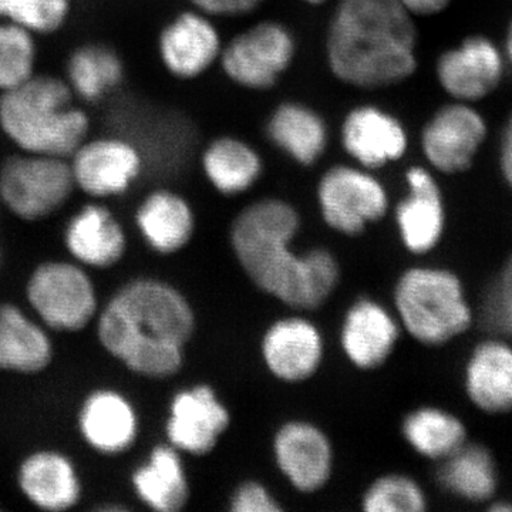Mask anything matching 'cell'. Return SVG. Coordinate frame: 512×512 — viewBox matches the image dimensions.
<instances>
[{
  "label": "cell",
  "mask_w": 512,
  "mask_h": 512,
  "mask_svg": "<svg viewBox=\"0 0 512 512\" xmlns=\"http://www.w3.org/2000/svg\"><path fill=\"white\" fill-rule=\"evenodd\" d=\"M93 329L113 362L130 375L161 382L184 369L197 315L180 288L158 276L138 275L103 299Z\"/></svg>",
  "instance_id": "cell-1"
},
{
  "label": "cell",
  "mask_w": 512,
  "mask_h": 512,
  "mask_svg": "<svg viewBox=\"0 0 512 512\" xmlns=\"http://www.w3.org/2000/svg\"><path fill=\"white\" fill-rule=\"evenodd\" d=\"M301 227V214L291 202L261 198L232 221L229 244L259 291L296 311H315L338 288L340 265L326 248L296 251L293 241Z\"/></svg>",
  "instance_id": "cell-2"
},
{
  "label": "cell",
  "mask_w": 512,
  "mask_h": 512,
  "mask_svg": "<svg viewBox=\"0 0 512 512\" xmlns=\"http://www.w3.org/2000/svg\"><path fill=\"white\" fill-rule=\"evenodd\" d=\"M330 73L346 86L379 90L419 69L416 18L397 0H339L326 35Z\"/></svg>",
  "instance_id": "cell-3"
},
{
  "label": "cell",
  "mask_w": 512,
  "mask_h": 512,
  "mask_svg": "<svg viewBox=\"0 0 512 512\" xmlns=\"http://www.w3.org/2000/svg\"><path fill=\"white\" fill-rule=\"evenodd\" d=\"M0 131L16 151L69 158L90 136L92 120L63 77L36 73L0 93Z\"/></svg>",
  "instance_id": "cell-4"
},
{
  "label": "cell",
  "mask_w": 512,
  "mask_h": 512,
  "mask_svg": "<svg viewBox=\"0 0 512 512\" xmlns=\"http://www.w3.org/2000/svg\"><path fill=\"white\" fill-rule=\"evenodd\" d=\"M394 315L403 332L430 348L444 346L470 330L474 312L456 272L440 266H412L397 278Z\"/></svg>",
  "instance_id": "cell-5"
},
{
  "label": "cell",
  "mask_w": 512,
  "mask_h": 512,
  "mask_svg": "<svg viewBox=\"0 0 512 512\" xmlns=\"http://www.w3.org/2000/svg\"><path fill=\"white\" fill-rule=\"evenodd\" d=\"M23 295L26 308L53 335H77L93 328L103 302L93 272L69 256L33 266Z\"/></svg>",
  "instance_id": "cell-6"
},
{
  "label": "cell",
  "mask_w": 512,
  "mask_h": 512,
  "mask_svg": "<svg viewBox=\"0 0 512 512\" xmlns=\"http://www.w3.org/2000/svg\"><path fill=\"white\" fill-rule=\"evenodd\" d=\"M76 192L67 158L16 151L0 164V205L19 221L55 217Z\"/></svg>",
  "instance_id": "cell-7"
},
{
  "label": "cell",
  "mask_w": 512,
  "mask_h": 512,
  "mask_svg": "<svg viewBox=\"0 0 512 512\" xmlns=\"http://www.w3.org/2000/svg\"><path fill=\"white\" fill-rule=\"evenodd\" d=\"M316 200L323 222L345 237L362 235L390 207L389 192L373 171L349 164L333 165L322 174Z\"/></svg>",
  "instance_id": "cell-8"
},
{
  "label": "cell",
  "mask_w": 512,
  "mask_h": 512,
  "mask_svg": "<svg viewBox=\"0 0 512 512\" xmlns=\"http://www.w3.org/2000/svg\"><path fill=\"white\" fill-rule=\"evenodd\" d=\"M296 57L291 29L276 20H262L229 40L222 47V72L242 89L266 92L272 89Z\"/></svg>",
  "instance_id": "cell-9"
},
{
  "label": "cell",
  "mask_w": 512,
  "mask_h": 512,
  "mask_svg": "<svg viewBox=\"0 0 512 512\" xmlns=\"http://www.w3.org/2000/svg\"><path fill=\"white\" fill-rule=\"evenodd\" d=\"M76 190L93 201L123 197L140 180L144 156L121 136H89L67 158Z\"/></svg>",
  "instance_id": "cell-10"
},
{
  "label": "cell",
  "mask_w": 512,
  "mask_h": 512,
  "mask_svg": "<svg viewBox=\"0 0 512 512\" xmlns=\"http://www.w3.org/2000/svg\"><path fill=\"white\" fill-rule=\"evenodd\" d=\"M488 138V123L476 104L451 100L424 124L421 153L427 165L444 175L467 173Z\"/></svg>",
  "instance_id": "cell-11"
},
{
  "label": "cell",
  "mask_w": 512,
  "mask_h": 512,
  "mask_svg": "<svg viewBox=\"0 0 512 512\" xmlns=\"http://www.w3.org/2000/svg\"><path fill=\"white\" fill-rule=\"evenodd\" d=\"M80 441L96 456H126L140 440L143 430L140 410L124 390L99 386L80 400L74 416Z\"/></svg>",
  "instance_id": "cell-12"
},
{
  "label": "cell",
  "mask_w": 512,
  "mask_h": 512,
  "mask_svg": "<svg viewBox=\"0 0 512 512\" xmlns=\"http://www.w3.org/2000/svg\"><path fill=\"white\" fill-rule=\"evenodd\" d=\"M507 70L503 47L491 37L471 35L437 57L434 73L451 100L477 104L500 89Z\"/></svg>",
  "instance_id": "cell-13"
},
{
  "label": "cell",
  "mask_w": 512,
  "mask_h": 512,
  "mask_svg": "<svg viewBox=\"0 0 512 512\" xmlns=\"http://www.w3.org/2000/svg\"><path fill=\"white\" fill-rule=\"evenodd\" d=\"M231 426V413L207 383L191 384L173 394L167 407V443L184 456L204 457L218 446Z\"/></svg>",
  "instance_id": "cell-14"
},
{
  "label": "cell",
  "mask_w": 512,
  "mask_h": 512,
  "mask_svg": "<svg viewBox=\"0 0 512 512\" xmlns=\"http://www.w3.org/2000/svg\"><path fill=\"white\" fill-rule=\"evenodd\" d=\"M20 497L43 512H69L82 504L84 481L70 454L56 447H37L20 458L15 470Z\"/></svg>",
  "instance_id": "cell-15"
},
{
  "label": "cell",
  "mask_w": 512,
  "mask_h": 512,
  "mask_svg": "<svg viewBox=\"0 0 512 512\" xmlns=\"http://www.w3.org/2000/svg\"><path fill=\"white\" fill-rule=\"evenodd\" d=\"M272 456L279 473L299 493H318L332 480V441L312 421L293 419L282 423L272 440Z\"/></svg>",
  "instance_id": "cell-16"
},
{
  "label": "cell",
  "mask_w": 512,
  "mask_h": 512,
  "mask_svg": "<svg viewBox=\"0 0 512 512\" xmlns=\"http://www.w3.org/2000/svg\"><path fill=\"white\" fill-rule=\"evenodd\" d=\"M62 242L67 256L89 271H111L128 254L123 222L103 201L89 200L64 224Z\"/></svg>",
  "instance_id": "cell-17"
},
{
  "label": "cell",
  "mask_w": 512,
  "mask_h": 512,
  "mask_svg": "<svg viewBox=\"0 0 512 512\" xmlns=\"http://www.w3.org/2000/svg\"><path fill=\"white\" fill-rule=\"evenodd\" d=\"M407 195L394 210L400 241L407 252L423 256L434 251L446 231L443 191L429 167L412 165L404 173Z\"/></svg>",
  "instance_id": "cell-18"
},
{
  "label": "cell",
  "mask_w": 512,
  "mask_h": 512,
  "mask_svg": "<svg viewBox=\"0 0 512 512\" xmlns=\"http://www.w3.org/2000/svg\"><path fill=\"white\" fill-rule=\"evenodd\" d=\"M261 357L266 370L279 382L303 383L319 372L325 359V339L305 316H284L265 329Z\"/></svg>",
  "instance_id": "cell-19"
},
{
  "label": "cell",
  "mask_w": 512,
  "mask_h": 512,
  "mask_svg": "<svg viewBox=\"0 0 512 512\" xmlns=\"http://www.w3.org/2000/svg\"><path fill=\"white\" fill-rule=\"evenodd\" d=\"M220 30L211 16L192 9L178 13L158 35L157 50L167 73L178 80H195L220 62Z\"/></svg>",
  "instance_id": "cell-20"
},
{
  "label": "cell",
  "mask_w": 512,
  "mask_h": 512,
  "mask_svg": "<svg viewBox=\"0 0 512 512\" xmlns=\"http://www.w3.org/2000/svg\"><path fill=\"white\" fill-rule=\"evenodd\" d=\"M340 144L356 165L375 173L406 156L409 134L389 111L363 104L353 107L343 119Z\"/></svg>",
  "instance_id": "cell-21"
},
{
  "label": "cell",
  "mask_w": 512,
  "mask_h": 512,
  "mask_svg": "<svg viewBox=\"0 0 512 512\" xmlns=\"http://www.w3.org/2000/svg\"><path fill=\"white\" fill-rule=\"evenodd\" d=\"M403 329L396 315L376 299H356L343 316L339 342L350 365L363 372L386 365Z\"/></svg>",
  "instance_id": "cell-22"
},
{
  "label": "cell",
  "mask_w": 512,
  "mask_h": 512,
  "mask_svg": "<svg viewBox=\"0 0 512 512\" xmlns=\"http://www.w3.org/2000/svg\"><path fill=\"white\" fill-rule=\"evenodd\" d=\"M55 335L25 303L0 302V372L37 376L55 362Z\"/></svg>",
  "instance_id": "cell-23"
},
{
  "label": "cell",
  "mask_w": 512,
  "mask_h": 512,
  "mask_svg": "<svg viewBox=\"0 0 512 512\" xmlns=\"http://www.w3.org/2000/svg\"><path fill=\"white\" fill-rule=\"evenodd\" d=\"M134 225L151 252L173 256L191 244L197 231V217L183 194L170 188H157L144 195L138 204Z\"/></svg>",
  "instance_id": "cell-24"
},
{
  "label": "cell",
  "mask_w": 512,
  "mask_h": 512,
  "mask_svg": "<svg viewBox=\"0 0 512 512\" xmlns=\"http://www.w3.org/2000/svg\"><path fill=\"white\" fill-rule=\"evenodd\" d=\"M134 498L154 512H180L191 500L184 454L171 444H157L130 473Z\"/></svg>",
  "instance_id": "cell-25"
},
{
  "label": "cell",
  "mask_w": 512,
  "mask_h": 512,
  "mask_svg": "<svg viewBox=\"0 0 512 512\" xmlns=\"http://www.w3.org/2000/svg\"><path fill=\"white\" fill-rule=\"evenodd\" d=\"M491 338L478 343L464 367V390L476 409L490 416L512 413V343Z\"/></svg>",
  "instance_id": "cell-26"
},
{
  "label": "cell",
  "mask_w": 512,
  "mask_h": 512,
  "mask_svg": "<svg viewBox=\"0 0 512 512\" xmlns=\"http://www.w3.org/2000/svg\"><path fill=\"white\" fill-rule=\"evenodd\" d=\"M266 136L302 167H312L328 150L326 121L318 111L296 101L279 104L266 123Z\"/></svg>",
  "instance_id": "cell-27"
},
{
  "label": "cell",
  "mask_w": 512,
  "mask_h": 512,
  "mask_svg": "<svg viewBox=\"0 0 512 512\" xmlns=\"http://www.w3.org/2000/svg\"><path fill=\"white\" fill-rule=\"evenodd\" d=\"M64 80L82 104L100 103L126 79V64L114 47L86 43L67 57Z\"/></svg>",
  "instance_id": "cell-28"
},
{
  "label": "cell",
  "mask_w": 512,
  "mask_h": 512,
  "mask_svg": "<svg viewBox=\"0 0 512 512\" xmlns=\"http://www.w3.org/2000/svg\"><path fill=\"white\" fill-rule=\"evenodd\" d=\"M202 173L215 191L237 197L258 184L264 174L261 154L238 137L215 138L201 156Z\"/></svg>",
  "instance_id": "cell-29"
},
{
  "label": "cell",
  "mask_w": 512,
  "mask_h": 512,
  "mask_svg": "<svg viewBox=\"0 0 512 512\" xmlns=\"http://www.w3.org/2000/svg\"><path fill=\"white\" fill-rule=\"evenodd\" d=\"M436 477L446 493L468 503H490L498 490L493 454L483 444L470 441L439 461Z\"/></svg>",
  "instance_id": "cell-30"
},
{
  "label": "cell",
  "mask_w": 512,
  "mask_h": 512,
  "mask_svg": "<svg viewBox=\"0 0 512 512\" xmlns=\"http://www.w3.org/2000/svg\"><path fill=\"white\" fill-rule=\"evenodd\" d=\"M402 436L414 453L439 463L467 443L468 430L456 414L441 407L420 406L404 417Z\"/></svg>",
  "instance_id": "cell-31"
},
{
  "label": "cell",
  "mask_w": 512,
  "mask_h": 512,
  "mask_svg": "<svg viewBox=\"0 0 512 512\" xmlns=\"http://www.w3.org/2000/svg\"><path fill=\"white\" fill-rule=\"evenodd\" d=\"M37 36L23 26L0 19V93L28 82L37 73Z\"/></svg>",
  "instance_id": "cell-32"
},
{
  "label": "cell",
  "mask_w": 512,
  "mask_h": 512,
  "mask_svg": "<svg viewBox=\"0 0 512 512\" xmlns=\"http://www.w3.org/2000/svg\"><path fill=\"white\" fill-rule=\"evenodd\" d=\"M427 504L429 500L419 481L403 473L375 478L360 500L366 512H423Z\"/></svg>",
  "instance_id": "cell-33"
},
{
  "label": "cell",
  "mask_w": 512,
  "mask_h": 512,
  "mask_svg": "<svg viewBox=\"0 0 512 512\" xmlns=\"http://www.w3.org/2000/svg\"><path fill=\"white\" fill-rule=\"evenodd\" d=\"M73 0H0V19L39 36L55 35L66 25Z\"/></svg>",
  "instance_id": "cell-34"
},
{
  "label": "cell",
  "mask_w": 512,
  "mask_h": 512,
  "mask_svg": "<svg viewBox=\"0 0 512 512\" xmlns=\"http://www.w3.org/2000/svg\"><path fill=\"white\" fill-rule=\"evenodd\" d=\"M483 309L488 326L512 342V255L488 289Z\"/></svg>",
  "instance_id": "cell-35"
},
{
  "label": "cell",
  "mask_w": 512,
  "mask_h": 512,
  "mask_svg": "<svg viewBox=\"0 0 512 512\" xmlns=\"http://www.w3.org/2000/svg\"><path fill=\"white\" fill-rule=\"evenodd\" d=\"M232 512H279L282 505L264 483L247 480L238 485L229 497Z\"/></svg>",
  "instance_id": "cell-36"
},
{
  "label": "cell",
  "mask_w": 512,
  "mask_h": 512,
  "mask_svg": "<svg viewBox=\"0 0 512 512\" xmlns=\"http://www.w3.org/2000/svg\"><path fill=\"white\" fill-rule=\"evenodd\" d=\"M194 9L211 18H234L249 15L265 0H190Z\"/></svg>",
  "instance_id": "cell-37"
},
{
  "label": "cell",
  "mask_w": 512,
  "mask_h": 512,
  "mask_svg": "<svg viewBox=\"0 0 512 512\" xmlns=\"http://www.w3.org/2000/svg\"><path fill=\"white\" fill-rule=\"evenodd\" d=\"M498 165H500L501 177L504 183L512 191V113L505 123L501 134L500 147H498Z\"/></svg>",
  "instance_id": "cell-38"
},
{
  "label": "cell",
  "mask_w": 512,
  "mask_h": 512,
  "mask_svg": "<svg viewBox=\"0 0 512 512\" xmlns=\"http://www.w3.org/2000/svg\"><path fill=\"white\" fill-rule=\"evenodd\" d=\"M414 18H433L450 8L453 0H397Z\"/></svg>",
  "instance_id": "cell-39"
},
{
  "label": "cell",
  "mask_w": 512,
  "mask_h": 512,
  "mask_svg": "<svg viewBox=\"0 0 512 512\" xmlns=\"http://www.w3.org/2000/svg\"><path fill=\"white\" fill-rule=\"evenodd\" d=\"M503 52L508 69L512 70V19L508 22L507 29H505Z\"/></svg>",
  "instance_id": "cell-40"
},
{
  "label": "cell",
  "mask_w": 512,
  "mask_h": 512,
  "mask_svg": "<svg viewBox=\"0 0 512 512\" xmlns=\"http://www.w3.org/2000/svg\"><path fill=\"white\" fill-rule=\"evenodd\" d=\"M491 511L498 512H512V501H495V503L488 505Z\"/></svg>",
  "instance_id": "cell-41"
},
{
  "label": "cell",
  "mask_w": 512,
  "mask_h": 512,
  "mask_svg": "<svg viewBox=\"0 0 512 512\" xmlns=\"http://www.w3.org/2000/svg\"><path fill=\"white\" fill-rule=\"evenodd\" d=\"M303 2L308 3L311 6H322L323 3L328 2V0H303Z\"/></svg>",
  "instance_id": "cell-42"
},
{
  "label": "cell",
  "mask_w": 512,
  "mask_h": 512,
  "mask_svg": "<svg viewBox=\"0 0 512 512\" xmlns=\"http://www.w3.org/2000/svg\"><path fill=\"white\" fill-rule=\"evenodd\" d=\"M2 264H3V252H2V248H0V269H2Z\"/></svg>",
  "instance_id": "cell-43"
}]
</instances>
